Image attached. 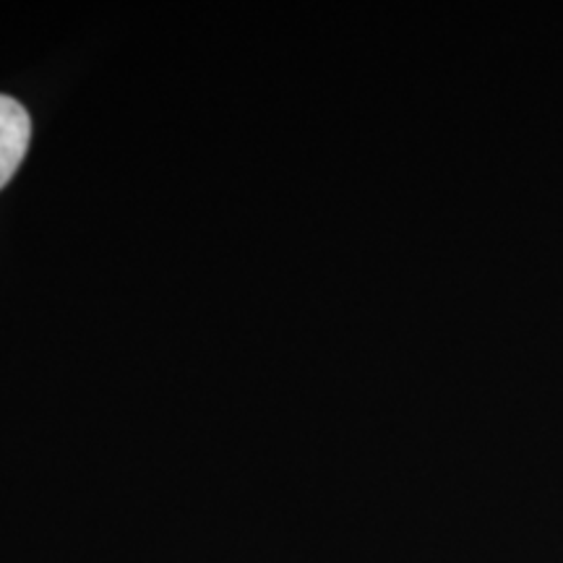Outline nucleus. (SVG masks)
I'll return each mask as SVG.
<instances>
[{
    "instance_id": "nucleus-1",
    "label": "nucleus",
    "mask_w": 563,
    "mask_h": 563,
    "mask_svg": "<svg viewBox=\"0 0 563 563\" xmlns=\"http://www.w3.org/2000/svg\"><path fill=\"white\" fill-rule=\"evenodd\" d=\"M32 139L30 112L9 95H0V188L13 178Z\"/></svg>"
}]
</instances>
